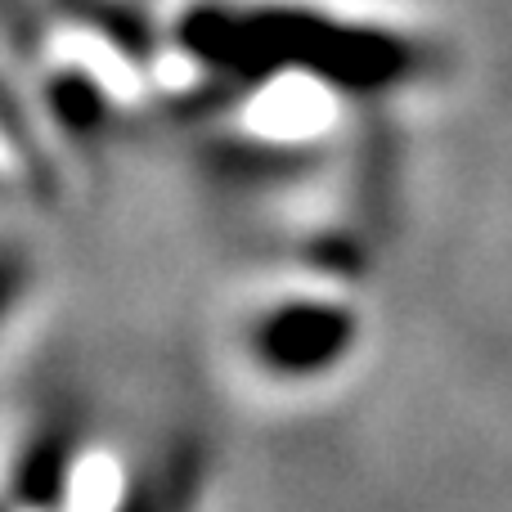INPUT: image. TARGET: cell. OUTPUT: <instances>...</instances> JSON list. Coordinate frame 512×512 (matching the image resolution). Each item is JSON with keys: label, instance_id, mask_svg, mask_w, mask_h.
<instances>
[{"label": "cell", "instance_id": "1", "mask_svg": "<svg viewBox=\"0 0 512 512\" xmlns=\"http://www.w3.org/2000/svg\"><path fill=\"white\" fill-rule=\"evenodd\" d=\"M355 342V319L328 301H292L256 324L252 351L279 378H315L328 373Z\"/></svg>", "mask_w": 512, "mask_h": 512}, {"label": "cell", "instance_id": "2", "mask_svg": "<svg viewBox=\"0 0 512 512\" xmlns=\"http://www.w3.org/2000/svg\"><path fill=\"white\" fill-rule=\"evenodd\" d=\"M77 477V436L72 427L50 423L23 445L14 463V512H68Z\"/></svg>", "mask_w": 512, "mask_h": 512}, {"label": "cell", "instance_id": "3", "mask_svg": "<svg viewBox=\"0 0 512 512\" xmlns=\"http://www.w3.org/2000/svg\"><path fill=\"white\" fill-rule=\"evenodd\" d=\"M203 454L198 445H171L149 468H140L117 495L113 512H194L203 490Z\"/></svg>", "mask_w": 512, "mask_h": 512}, {"label": "cell", "instance_id": "4", "mask_svg": "<svg viewBox=\"0 0 512 512\" xmlns=\"http://www.w3.org/2000/svg\"><path fill=\"white\" fill-rule=\"evenodd\" d=\"M23 279H27L23 252L0 248V324H5V315L18 306V297H23Z\"/></svg>", "mask_w": 512, "mask_h": 512}]
</instances>
